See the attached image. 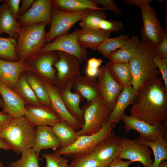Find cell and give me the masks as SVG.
Returning <instances> with one entry per match:
<instances>
[{
    "instance_id": "6da1fadb",
    "label": "cell",
    "mask_w": 167,
    "mask_h": 167,
    "mask_svg": "<svg viewBox=\"0 0 167 167\" xmlns=\"http://www.w3.org/2000/svg\"><path fill=\"white\" fill-rule=\"evenodd\" d=\"M137 91L130 116L151 125L167 123V89L161 79H148Z\"/></svg>"
},
{
    "instance_id": "7a4b0ae2",
    "label": "cell",
    "mask_w": 167,
    "mask_h": 167,
    "mask_svg": "<svg viewBox=\"0 0 167 167\" xmlns=\"http://www.w3.org/2000/svg\"><path fill=\"white\" fill-rule=\"evenodd\" d=\"M156 47L142 39L129 62L133 88L138 90L148 79L157 77L159 71L153 59Z\"/></svg>"
},
{
    "instance_id": "3957f363",
    "label": "cell",
    "mask_w": 167,
    "mask_h": 167,
    "mask_svg": "<svg viewBox=\"0 0 167 167\" xmlns=\"http://www.w3.org/2000/svg\"><path fill=\"white\" fill-rule=\"evenodd\" d=\"M35 127L24 116L13 118L0 133V138L10 145L15 153L21 154L32 148Z\"/></svg>"
},
{
    "instance_id": "277c9868",
    "label": "cell",
    "mask_w": 167,
    "mask_h": 167,
    "mask_svg": "<svg viewBox=\"0 0 167 167\" xmlns=\"http://www.w3.org/2000/svg\"><path fill=\"white\" fill-rule=\"evenodd\" d=\"M47 24L39 23L21 26L17 37L16 52L18 60L25 61L38 54L45 44Z\"/></svg>"
},
{
    "instance_id": "5b68a950",
    "label": "cell",
    "mask_w": 167,
    "mask_h": 167,
    "mask_svg": "<svg viewBox=\"0 0 167 167\" xmlns=\"http://www.w3.org/2000/svg\"><path fill=\"white\" fill-rule=\"evenodd\" d=\"M114 125L107 120L103 124L101 129L96 133L90 135L78 136L77 140L73 144L66 148H59L54 153L73 159L90 154L101 142L115 136L113 130Z\"/></svg>"
},
{
    "instance_id": "8992f818",
    "label": "cell",
    "mask_w": 167,
    "mask_h": 167,
    "mask_svg": "<svg viewBox=\"0 0 167 167\" xmlns=\"http://www.w3.org/2000/svg\"><path fill=\"white\" fill-rule=\"evenodd\" d=\"M82 109L84 123L82 128L77 131L78 136L90 135L98 132L108 120L111 113L100 96L87 102Z\"/></svg>"
},
{
    "instance_id": "52a82bcc",
    "label": "cell",
    "mask_w": 167,
    "mask_h": 167,
    "mask_svg": "<svg viewBox=\"0 0 167 167\" xmlns=\"http://www.w3.org/2000/svg\"><path fill=\"white\" fill-rule=\"evenodd\" d=\"M81 30V28L78 29L45 44L38 54L50 51H62L74 56L81 64L83 63L86 61L88 54L87 49L81 46L78 41V37Z\"/></svg>"
},
{
    "instance_id": "ba28073f",
    "label": "cell",
    "mask_w": 167,
    "mask_h": 167,
    "mask_svg": "<svg viewBox=\"0 0 167 167\" xmlns=\"http://www.w3.org/2000/svg\"><path fill=\"white\" fill-rule=\"evenodd\" d=\"M92 9L75 13L62 12L52 7L50 27L45 40L49 43L59 36L67 34L73 26L82 20Z\"/></svg>"
},
{
    "instance_id": "9c48e42d",
    "label": "cell",
    "mask_w": 167,
    "mask_h": 167,
    "mask_svg": "<svg viewBox=\"0 0 167 167\" xmlns=\"http://www.w3.org/2000/svg\"><path fill=\"white\" fill-rule=\"evenodd\" d=\"M150 3H144L139 6L143 22L140 32L142 39L156 47L163 38L165 30L157 17L156 10Z\"/></svg>"
},
{
    "instance_id": "30bf717a",
    "label": "cell",
    "mask_w": 167,
    "mask_h": 167,
    "mask_svg": "<svg viewBox=\"0 0 167 167\" xmlns=\"http://www.w3.org/2000/svg\"><path fill=\"white\" fill-rule=\"evenodd\" d=\"M58 58L57 51H50L33 56L25 62L28 71L37 73L43 80L55 85L56 71L54 65Z\"/></svg>"
},
{
    "instance_id": "8fae6325",
    "label": "cell",
    "mask_w": 167,
    "mask_h": 167,
    "mask_svg": "<svg viewBox=\"0 0 167 167\" xmlns=\"http://www.w3.org/2000/svg\"><path fill=\"white\" fill-rule=\"evenodd\" d=\"M121 120L124 122L126 131L135 130L139 133L140 137L148 141H153L160 136H167V123L151 125L124 113L121 116Z\"/></svg>"
},
{
    "instance_id": "7c38bea8",
    "label": "cell",
    "mask_w": 167,
    "mask_h": 167,
    "mask_svg": "<svg viewBox=\"0 0 167 167\" xmlns=\"http://www.w3.org/2000/svg\"><path fill=\"white\" fill-rule=\"evenodd\" d=\"M57 52L59 58L54 65L56 71L55 86L60 89L67 82L81 75V64L74 56L62 51Z\"/></svg>"
},
{
    "instance_id": "4fadbf2b",
    "label": "cell",
    "mask_w": 167,
    "mask_h": 167,
    "mask_svg": "<svg viewBox=\"0 0 167 167\" xmlns=\"http://www.w3.org/2000/svg\"><path fill=\"white\" fill-rule=\"evenodd\" d=\"M97 80L100 96L111 112L117 97L123 88L110 74L105 66L100 67Z\"/></svg>"
},
{
    "instance_id": "5bb4252c",
    "label": "cell",
    "mask_w": 167,
    "mask_h": 167,
    "mask_svg": "<svg viewBox=\"0 0 167 167\" xmlns=\"http://www.w3.org/2000/svg\"><path fill=\"white\" fill-rule=\"evenodd\" d=\"M118 159H127L133 162L141 163L145 167H149L153 161L150 148L145 145H140L136 139L126 137L122 138V145Z\"/></svg>"
},
{
    "instance_id": "9a60e30c",
    "label": "cell",
    "mask_w": 167,
    "mask_h": 167,
    "mask_svg": "<svg viewBox=\"0 0 167 167\" xmlns=\"http://www.w3.org/2000/svg\"><path fill=\"white\" fill-rule=\"evenodd\" d=\"M42 81L48 93L51 107L59 116L62 121L73 127L76 131H79L84 123L70 112L63 100L60 89L55 85L43 80Z\"/></svg>"
},
{
    "instance_id": "2e32d148",
    "label": "cell",
    "mask_w": 167,
    "mask_h": 167,
    "mask_svg": "<svg viewBox=\"0 0 167 167\" xmlns=\"http://www.w3.org/2000/svg\"><path fill=\"white\" fill-rule=\"evenodd\" d=\"M51 0H36L24 14L17 20L20 26L39 23L50 24Z\"/></svg>"
},
{
    "instance_id": "e0dca14e",
    "label": "cell",
    "mask_w": 167,
    "mask_h": 167,
    "mask_svg": "<svg viewBox=\"0 0 167 167\" xmlns=\"http://www.w3.org/2000/svg\"><path fill=\"white\" fill-rule=\"evenodd\" d=\"M24 116L35 126H51L62 121L50 106L43 105L32 106L26 105Z\"/></svg>"
},
{
    "instance_id": "ac0fdd59",
    "label": "cell",
    "mask_w": 167,
    "mask_h": 167,
    "mask_svg": "<svg viewBox=\"0 0 167 167\" xmlns=\"http://www.w3.org/2000/svg\"><path fill=\"white\" fill-rule=\"evenodd\" d=\"M122 138L114 136L100 143L90 154L98 161L109 165L118 158L122 145Z\"/></svg>"
},
{
    "instance_id": "d6986e66",
    "label": "cell",
    "mask_w": 167,
    "mask_h": 167,
    "mask_svg": "<svg viewBox=\"0 0 167 167\" xmlns=\"http://www.w3.org/2000/svg\"><path fill=\"white\" fill-rule=\"evenodd\" d=\"M0 94L4 103L5 111L13 118L24 116L26 102L14 90L0 80Z\"/></svg>"
},
{
    "instance_id": "ffe728a7",
    "label": "cell",
    "mask_w": 167,
    "mask_h": 167,
    "mask_svg": "<svg viewBox=\"0 0 167 167\" xmlns=\"http://www.w3.org/2000/svg\"><path fill=\"white\" fill-rule=\"evenodd\" d=\"M28 71L24 61H11L0 58V80L14 90L21 75Z\"/></svg>"
},
{
    "instance_id": "44dd1931",
    "label": "cell",
    "mask_w": 167,
    "mask_h": 167,
    "mask_svg": "<svg viewBox=\"0 0 167 167\" xmlns=\"http://www.w3.org/2000/svg\"><path fill=\"white\" fill-rule=\"evenodd\" d=\"M36 127L32 149L38 156L43 149H51L55 151L60 148L59 141L50 126L45 125Z\"/></svg>"
},
{
    "instance_id": "7402d4cb",
    "label": "cell",
    "mask_w": 167,
    "mask_h": 167,
    "mask_svg": "<svg viewBox=\"0 0 167 167\" xmlns=\"http://www.w3.org/2000/svg\"><path fill=\"white\" fill-rule=\"evenodd\" d=\"M138 91L132 86L124 87L118 96L115 105L108 121L115 125L119 122L122 115L127 107L133 103Z\"/></svg>"
},
{
    "instance_id": "603a6c76",
    "label": "cell",
    "mask_w": 167,
    "mask_h": 167,
    "mask_svg": "<svg viewBox=\"0 0 167 167\" xmlns=\"http://www.w3.org/2000/svg\"><path fill=\"white\" fill-rule=\"evenodd\" d=\"M72 88L87 102L100 96L97 80L95 78L80 75L72 80Z\"/></svg>"
},
{
    "instance_id": "cb8c5ba5",
    "label": "cell",
    "mask_w": 167,
    "mask_h": 167,
    "mask_svg": "<svg viewBox=\"0 0 167 167\" xmlns=\"http://www.w3.org/2000/svg\"><path fill=\"white\" fill-rule=\"evenodd\" d=\"M72 80L67 82L60 89L61 96L67 109L75 118L84 123V113L80 107L81 98L78 93L72 91Z\"/></svg>"
},
{
    "instance_id": "d4e9b609",
    "label": "cell",
    "mask_w": 167,
    "mask_h": 167,
    "mask_svg": "<svg viewBox=\"0 0 167 167\" xmlns=\"http://www.w3.org/2000/svg\"><path fill=\"white\" fill-rule=\"evenodd\" d=\"M52 7L66 13H75L92 9L104 11L93 0H51Z\"/></svg>"
},
{
    "instance_id": "484cf974",
    "label": "cell",
    "mask_w": 167,
    "mask_h": 167,
    "mask_svg": "<svg viewBox=\"0 0 167 167\" xmlns=\"http://www.w3.org/2000/svg\"><path fill=\"white\" fill-rule=\"evenodd\" d=\"M78 37L80 45L86 48L97 50L103 42L109 38L110 32L100 29L81 28Z\"/></svg>"
},
{
    "instance_id": "4316f807",
    "label": "cell",
    "mask_w": 167,
    "mask_h": 167,
    "mask_svg": "<svg viewBox=\"0 0 167 167\" xmlns=\"http://www.w3.org/2000/svg\"><path fill=\"white\" fill-rule=\"evenodd\" d=\"M20 27L11 13L6 0H4L0 6V35L5 33L10 37L17 38Z\"/></svg>"
},
{
    "instance_id": "83f0119b",
    "label": "cell",
    "mask_w": 167,
    "mask_h": 167,
    "mask_svg": "<svg viewBox=\"0 0 167 167\" xmlns=\"http://www.w3.org/2000/svg\"><path fill=\"white\" fill-rule=\"evenodd\" d=\"M167 136H160L154 141H150L140 137L136 140L140 145H145L151 148L153 153L154 160L149 167H157L159 164L167 159Z\"/></svg>"
},
{
    "instance_id": "f1b7e54d",
    "label": "cell",
    "mask_w": 167,
    "mask_h": 167,
    "mask_svg": "<svg viewBox=\"0 0 167 167\" xmlns=\"http://www.w3.org/2000/svg\"><path fill=\"white\" fill-rule=\"evenodd\" d=\"M105 66L114 79L123 87L132 86V77L129 63L109 61Z\"/></svg>"
},
{
    "instance_id": "f546056e",
    "label": "cell",
    "mask_w": 167,
    "mask_h": 167,
    "mask_svg": "<svg viewBox=\"0 0 167 167\" xmlns=\"http://www.w3.org/2000/svg\"><path fill=\"white\" fill-rule=\"evenodd\" d=\"M137 36L133 35L123 46L110 54L107 58L115 63H129L139 42Z\"/></svg>"
},
{
    "instance_id": "4dcf8cb0",
    "label": "cell",
    "mask_w": 167,
    "mask_h": 167,
    "mask_svg": "<svg viewBox=\"0 0 167 167\" xmlns=\"http://www.w3.org/2000/svg\"><path fill=\"white\" fill-rule=\"evenodd\" d=\"M50 127L59 141L60 148H63L71 145L78 137L77 131L62 121Z\"/></svg>"
},
{
    "instance_id": "1f68e13d",
    "label": "cell",
    "mask_w": 167,
    "mask_h": 167,
    "mask_svg": "<svg viewBox=\"0 0 167 167\" xmlns=\"http://www.w3.org/2000/svg\"><path fill=\"white\" fill-rule=\"evenodd\" d=\"M25 73L21 75L14 90L26 102L27 105L32 106L42 105L28 83Z\"/></svg>"
},
{
    "instance_id": "d6a6232c",
    "label": "cell",
    "mask_w": 167,
    "mask_h": 167,
    "mask_svg": "<svg viewBox=\"0 0 167 167\" xmlns=\"http://www.w3.org/2000/svg\"><path fill=\"white\" fill-rule=\"evenodd\" d=\"M25 73L28 83L41 104L51 107L48 93L42 79L32 72Z\"/></svg>"
},
{
    "instance_id": "836d02e7",
    "label": "cell",
    "mask_w": 167,
    "mask_h": 167,
    "mask_svg": "<svg viewBox=\"0 0 167 167\" xmlns=\"http://www.w3.org/2000/svg\"><path fill=\"white\" fill-rule=\"evenodd\" d=\"M129 38V35L126 34L114 38H108L101 44L97 51L103 56L107 58L112 53L124 45Z\"/></svg>"
},
{
    "instance_id": "e575fe53",
    "label": "cell",
    "mask_w": 167,
    "mask_h": 167,
    "mask_svg": "<svg viewBox=\"0 0 167 167\" xmlns=\"http://www.w3.org/2000/svg\"><path fill=\"white\" fill-rule=\"evenodd\" d=\"M17 39L15 37L0 36V58L11 61H19L16 52Z\"/></svg>"
},
{
    "instance_id": "d590c367",
    "label": "cell",
    "mask_w": 167,
    "mask_h": 167,
    "mask_svg": "<svg viewBox=\"0 0 167 167\" xmlns=\"http://www.w3.org/2000/svg\"><path fill=\"white\" fill-rule=\"evenodd\" d=\"M21 157L11 162L8 167H40L38 156L32 148L21 154Z\"/></svg>"
},
{
    "instance_id": "8d00e7d4",
    "label": "cell",
    "mask_w": 167,
    "mask_h": 167,
    "mask_svg": "<svg viewBox=\"0 0 167 167\" xmlns=\"http://www.w3.org/2000/svg\"><path fill=\"white\" fill-rule=\"evenodd\" d=\"M107 15L104 11L92 10L79 23L81 28L99 29L101 21L105 19Z\"/></svg>"
},
{
    "instance_id": "74e56055",
    "label": "cell",
    "mask_w": 167,
    "mask_h": 167,
    "mask_svg": "<svg viewBox=\"0 0 167 167\" xmlns=\"http://www.w3.org/2000/svg\"><path fill=\"white\" fill-rule=\"evenodd\" d=\"M109 165L100 162L89 154L73 159L68 167H108Z\"/></svg>"
},
{
    "instance_id": "f35d334b",
    "label": "cell",
    "mask_w": 167,
    "mask_h": 167,
    "mask_svg": "<svg viewBox=\"0 0 167 167\" xmlns=\"http://www.w3.org/2000/svg\"><path fill=\"white\" fill-rule=\"evenodd\" d=\"M45 161V167H68L69 159L62 157L55 153L42 154Z\"/></svg>"
},
{
    "instance_id": "ab89813d",
    "label": "cell",
    "mask_w": 167,
    "mask_h": 167,
    "mask_svg": "<svg viewBox=\"0 0 167 167\" xmlns=\"http://www.w3.org/2000/svg\"><path fill=\"white\" fill-rule=\"evenodd\" d=\"M103 60L101 58L93 57L89 59L87 62L85 75L93 78L98 76L100 72V66Z\"/></svg>"
},
{
    "instance_id": "60d3db41",
    "label": "cell",
    "mask_w": 167,
    "mask_h": 167,
    "mask_svg": "<svg viewBox=\"0 0 167 167\" xmlns=\"http://www.w3.org/2000/svg\"><path fill=\"white\" fill-rule=\"evenodd\" d=\"M124 25L122 22L118 20H102L99 25V28L110 32H118L122 29Z\"/></svg>"
},
{
    "instance_id": "b9f144b4",
    "label": "cell",
    "mask_w": 167,
    "mask_h": 167,
    "mask_svg": "<svg viewBox=\"0 0 167 167\" xmlns=\"http://www.w3.org/2000/svg\"><path fill=\"white\" fill-rule=\"evenodd\" d=\"M153 59L159 72L161 74L164 84L167 89V62L156 55L153 56Z\"/></svg>"
},
{
    "instance_id": "7bdbcfd3",
    "label": "cell",
    "mask_w": 167,
    "mask_h": 167,
    "mask_svg": "<svg viewBox=\"0 0 167 167\" xmlns=\"http://www.w3.org/2000/svg\"><path fill=\"white\" fill-rule=\"evenodd\" d=\"M163 38L161 43L156 47V55L167 62V29H165Z\"/></svg>"
},
{
    "instance_id": "ee69618b",
    "label": "cell",
    "mask_w": 167,
    "mask_h": 167,
    "mask_svg": "<svg viewBox=\"0 0 167 167\" xmlns=\"http://www.w3.org/2000/svg\"><path fill=\"white\" fill-rule=\"evenodd\" d=\"M97 5L102 6L103 8L109 10L115 14L121 15L122 12L117 6L116 1L113 0H93Z\"/></svg>"
},
{
    "instance_id": "f6af8a7d",
    "label": "cell",
    "mask_w": 167,
    "mask_h": 167,
    "mask_svg": "<svg viewBox=\"0 0 167 167\" xmlns=\"http://www.w3.org/2000/svg\"><path fill=\"white\" fill-rule=\"evenodd\" d=\"M9 10L14 17L17 19L20 0H6Z\"/></svg>"
},
{
    "instance_id": "bcb514c9",
    "label": "cell",
    "mask_w": 167,
    "mask_h": 167,
    "mask_svg": "<svg viewBox=\"0 0 167 167\" xmlns=\"http://www.w3.org/2000/svg\"><path fill=\"white\" fill-rule=\"evenodd\" d=\"M13 118L5 111H0V133Z\"/></svg>"
},
{
    "instance_id": "7dc6e473",
    "label": "cell",
    "mask_w": 167,
    "mask_h": 167,
    "mask_svg": "<svg viewBox=\"0 0 167 167\" xmlns=\"http://www.w3.org/2000/svg\"><path fill=\"white\" fill-rule=\"evenodd\" d=\"M34 1V0H23L22 1V6L19 8L17 18L24 14L28 11Z\"/></svg>"
},
{
    "instance_id": "c3c4849f",
    "label": "cell",
    "mask_w": 167,
    "mask_h": 167,
    "mask_svg": "<svg viewBox=\"0 0 167 167\" xmlns=\"http://www.w3.org/2000/svg\"><path fill=\"white\" fill-rule=\"evenodd\" d=\"M133 163L129 161H124L121 159L117 158L113 161L108 167H129Z\"/></svg>"
},
{
    "instance_id": "681fc988",
    "label": "cell",
    "mask_w": 167,
    "mask_h": 167,
    "mask_svg": "<svg viewBox=\"0 0 167 167\" xmlns=\"http://www.w3.org/2000/svg\"><path fill=\"white\" fill-rule=\"evenodd\" d=\"M152 0H124L123 2L130 5L137 6H139L145 3H150Z\"/></svg>"
},
{
    "instance_id": "f907efd6",
    "label": "cell",
    "mask_w": 167,
    "mask_h": 167,
    "mask_svg": "<svg viewBox=\"0 0 167 167\" xmlns=\"http://www.w3.org/2000/svg\"><path fill=\"white\" fill-rule=\"evenodd\" d=\"M0 149L6 151L11 150L10 145L2 139L0 138Z\"/></svg>"
},
{
    "instance_id": "816d5d0a",
    "label": "cell",
    "mask_w": 167,
    "mask_h": 167,
    "mask_svg": "<svg viewBox=\"0 0 167 167\" xmlns=\"http://www.w3.org/2000/svg\"><path fill=\"white\" fill-rule=\"evenodd\" d=\"M157 167H167V161L166 160L162 161L158 165Z\"/></svg>"
},
{
    "instance_id": "f5cc1de1",
    "label": "cell",
    "mask_w": 167,
    "mask_h": 167,
    "mask_svg": "<svg viewBox=\"0 0 167 167\" xmlns=\"http://www.w3.org/2000/svg\"><path fill=\"white\" fill-rule=\"evenodd\" d=\"M0 107L2 108V110H5V107L3 101L0 96Z\"/></svg>"
},
{
    "instance_id": "db71d44e",
    "label": "cell",
    "mask_w": 167,
    "mask_h": 167,
    "mask_svg": "<svg viewBox=\"0 0 167 167\" xmlns=\"http://www.w3.org/2000/svg\"><path fill=\"white\" fill-rule=\"evenodd\" d=\"M0 167H3V165L0 160Z\"/></svg>"
},
{
    "instance_id": "11a10c76",
    "label": "cell",
    "mask_w": 167,
    "mask_h": 167,
    "mask_svg": "<svg viewBox=\"0 0 167 167\" xmlns=\"http://www.w3.org/2000/svg\"><path fill=\"white\" fill-rule=\"evenodd\" d=\"M4 0H0V3L1 2H3V1H4Z\"/></svg>"
},
{
    "instance_id": "9f6ffc18",
    "label": "cell",
    "mask_w": 167,
    "mask_h": 167,
    "mask_svg": "<svg viewBox=\"0 0 167 167\" xmlns=\"http://www.w3.org/2000/svg\"><path fill=\"white\" fill-rule=\"evenodd\" d=\"M137 167H140V165L139 164L137 166Z\"/></svg>"
},
{
    "instance_id": "6f0895ef",
    "label": "cell",
    "mask_w": 167,
    "mask_h": 167,
    "mask_svg": "<svg viewBox=\"0 0 167 167\" xmlns=\"http://www.w3.org/2000/svg\"><path fill=\"white\" fill-rule=\"evenodd\" d=\"M143 167H145V166H144Z\"/></svg>"
}]
</instances>
